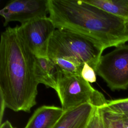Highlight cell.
Wrapping results in <instances>:
<instances>
[{
	"instance_id": "17",
	"label": "cell",
	"mask_w": 128,
	"mask_h": 128,
	"mask_svg": "<svg viewBox=\"0 0 128 128\" xmlns=\"http://www.w3.org/2000/svg\"><path fill=\"white\" fill-rule=\"evenodd\" d=\"M0 128H14L10 122L8 120H6L4 122L0 124Z\"/></svg>"
},
{
	"instance_id": "11",
	"label": "cell",
	"mask_w": 128,
	"mask_h": 128,
	"mask_svg": "<svg viewBox=\"0 0 128 128\" xmlns=\"http://www.w3.org/2000/svg\"><path fill=\"white\" fill-rule=\"evenodd\" d=\"M128 22V0H84Z\"/></svg>"
},
{
	"instance_id": "6",
	"label": "cell",
	"mask_w": 128,
	"mask_h": 128,
	"mask_svg": "<svg viewBox=\"0 0 128 128\" xmlns=\"http://www.w3.org/2000/svg\"><path fill=\"white\" fill-rule=\"evenodd\" d=\"M56 29L48 16L36 18L18 26L22 37L36 57L48 58L49 41Z\"/></svg>"
},
{
	"instance_id": "4",
	"label": "cell",
	"mask_w": 128,
	"mask_h": 128,
	"mask_svg": "<svg viewBox=\"0 0 128 128\" xmlns=\"http://www.w3.org/2000/svg\"><path fill=\"white\" fill-rule=\"evenodd\" d=\"M56 91L64 111L87 103L101 108L108 100L81 75L68 76L61 74Z\"/></svg>"
},
{
	"instance_id": "7",
	"label": "cell",
	"mask_w": 128,
	"mask_h": 128,
	"mask_svg": "<svg viewBox=\"0 0 128 128\" xmlns=\"http://www.w3.org/2000/svg\"><path fill=\"white\" fill-rule=\"evenodd\" d=\"M48 14V0H14L0 10V14L4 20V26L11 22L22 24L36 18L47 16Z\"/></svg>"
},
{
	"instance_id": "1",
	"label": "cell",
	"mask_w": 128,
	"mask_h": 128,
	"mask_svg": "<svg viewBox=\"0 0 128 128\" xmlns=\"http://www.w3.org/2000/svg\"><path fill=\"white\" fill-rule=\"evenodd\" d=\"M36 56L22 37L18 26H8L0 42V95L6 108L30 112L36 104Z\"/></svg>"
},
{
	"instance_id": "13",
	"label": "cell",
	"mask_w": 128,
	"mask_h": 128,
	"mask_svg": "<svg viewBox=\"0 0 128 128\" xmlns=\"http://www.w3.org/2000/svg\"><path fill=\"white\" fill-rule=\"evenodd\" d=\"M101 108L114 114L128 115V98L107 100L106 104Z\"/></svg>"
},
{
	"instance_id": "18",
	"label": "cell",
	"mask_w": 128,
	"mask_h": 128,
	"mask_svg": "<svg viewBox=\"0 0 128 128\" xmlns=\"http://www.w3.org/2000/svg\"><path fill=\"white\" fill-rule=\"evenodd\" d=\"M118 114L120 116V118L121 119V120L122 121L124 124L128 126V115H120L118 114Z\"/></svg>"
},
{
	"instance_id": "14",
	"label": "cell",
	"mask_w": 128,
	"mask_h": 128,
	"mask_svg": "<svg viewBox=\"0 0 128 128\" xmlns=\"http://www.w3.org/2000/svg\"><path fill=\"white\" fill-rule=\"evenodd\" d=\"M86 128H108L100 107L95 106Z\"/></svg>"
},
{
	"instance_id": "10",
	"label": "cell",
	"mask_w": 128,
	"mask_h": 128,
	"mask_svg": "<svg viewBox=\"0 0 128 128\" xmlns=\"http://www.w3.org/2000/svg\"><path fill=\"white\" fill-rule=\"evenodd\" d=\"M64 110L53 106H42L34 112L24 128H53Z\"/></svg>"
},
{
	"instance_id": "12",
	"label": "cell",
	"mask_w": 128,
	"mask_h": 128,
	"mask_svg": "<svg viewBox=\"0 0 128 128\" xmlns=\"http://www.w3.org/2000/svg\"><path fill=\"white\" fill-rule=\"evenodd\" d=\"M52 60L58 66L61 74L64 76L81 75L84 64L70 57L58 58Z\"/></svg>"
},
{
	"instance_id": "3",
	"label": "cell",
	"mask_w": 128,
	"mask_h": 128,
	"mask_svg": "<svg viewBox=\"0 0 128 128\" xmlns=\"http://www.w3.org/2000/svg\"><path fill=\"white\" fill-rule=\"evenodd\" d=\"M105 49L98 43L80 34L64 28H56L49 41L47 57L74 58L88 64L96 71Z\"/></svg>"
},
{
	"instance_id": "5",
	"label": "cell",
	"mask_w": 128,
	"mask_h": 128,
	"mask_svg": "<svg viewBox=\"0 0 128 128\" xmlns=\"http://www.w3.org/2000/svg\"><path fill=\"white\" fill-rule=\"evenodd\" d=\"M96 74L112 91L128 88V44L116 47L100 60Z\"/></svg>"
},
{
	"instance_id": "16",
	"label": "cell",
	"mask_w": 128,
	"mask_h": 128,
	"mask_svg": "<svg viewBox=\"0 0 128 128\" xmlns=\"http://www.w3.org/2000/svg\"><path fill=\"white\" fill-rule=\"evenodd\" d=\"M81 76L89 83H93L96 80L95 70L88 64H84L81 72Z\"/></svg>"
},
{
	"instance_id": "15",
	"label": "cell",
	"mask_w": 128,
	"mask_h": 128,
	"mask_svg": "<svg viewBox=\"0 0 128 128\" xmlns=\"http://www.w3.org/2000/svg\"><path fill=\"white\" fill-rule=\"evenodd\" d=\"M105 122L108 128H125V126L120 116L114 113L101 108Z\"/></svg>"
},
{
	"instance_id": "2",
	"label": "cell",
	"mask_w": 128,
	"mask_h": 128,
	"mask_svg": "<svg viewBox=\"0 0 128 128\" xmlns=\"http://www.w3.org/2000/svg\"><path fill=\"white\" fill-rule=\"evenodd\" d=\"M48 14L56 28L80 34L104 49L128 42V22L84 0H48Z\"/></svg>"
},
{
	"instance_id": "8",
	"label": "cell",
	"mask_w": 128,
	"mask_h": 128,
	"mask_svg": "<svg viewBox=\"0 0 128 128\" xmlns=\"http://www.w3.org/2000/svg\"><path fill=\"white\" fill-rule=\"evenodd\" d=\"M94 107L87 103L64 111L53 128H86Z\"/></svg>"
},
{
	"instance_id": "19",
	"label": "cell",
	"mask_w": 128,
	"mask_h": 128,
	"mask_svg": "<svg viewBox=\"0 0 128 128\" xmlns=\"http://www.w3.org/2000/svg\"><path fill=\"white\" fill-rule=\"evenodd\" d=\"M124 126H125V128H128V126H126V124H124Z\"/></svg>"
},
{
	"instance_id": "9",
	"label": "cell",
	"mask_w": 128,
	"mask_h": 128,
	"mask_svg": "<svg viewBox=\"0 0 128 128\" xmlns=\"http://www.w3.org/2000/svg\"><path fill=\"white\" fill-rule=\"evenodd\" d=\"M34 75L38 84H44L46 88H50L56 90L61 73L58 66L52 60L36 56Z\"/></svg>"
}]
</instances>
